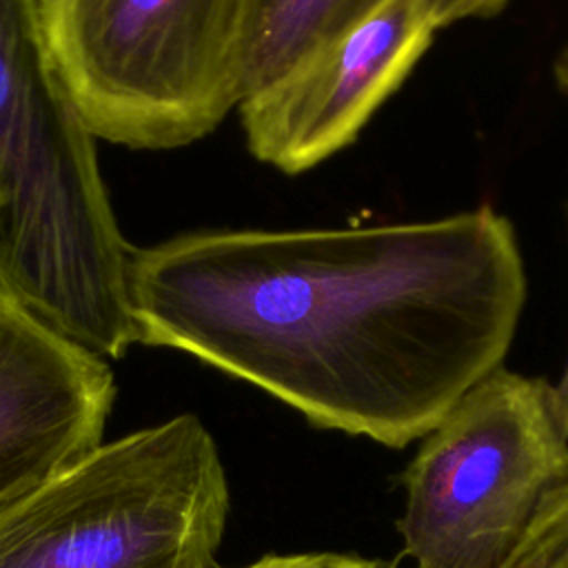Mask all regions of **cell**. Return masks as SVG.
Listing matches in <instances>:
<instances>
[{"label":"cell","instance_id":"obj_10","mask_svg":"<svg viewBox=\"0 0 568 568\" xmlns=\"http://www.w3.org/2000/svg\"><path fill=\"white\" fill-rule=\"evenodd\" d=\"M242 568H395V564L344 552H295L264 555L262 559Z\"/></svg>","mask_w":568,"mask_h":568},{"label":"cell","instance_id":"obj_9","mask_svg":"<svg viewBox=\"0 0 568 568\" xmlns=\"http://www.w3.org/2000/svg\"><path fill=\"white\" fill-rule=\"evenodd\" d=\"M499 568H568V481L541 501L524 537Z\"/></svg>","mask_w":568,"mask_h":568},{"label":"cell","instance_id":"obj_13","mask_svg":"<svg viewBox=\"0 0 568 568\" xmlns=\"http://www.w3.org/2000/svg\"><path fill=\"white\" fill-rule=\"evenodd\" d=\"M552 78L557 89L568 98V44L557 53L552 64Z\"/></svg>","mask_w":568,"mask_h":568},{"label":"cell","instance_id":"obj_5","mask_svg":"<svg viewBox=\"0 0 568 568\" xmlns=\"http://www.w3.org/2000/svg\"><path fill=\"white\" fill-rule=\"evenodd\" d=\"M399 481L397 530L415 568H499L568 481L552 386L499 366L422 437Z\"/></svg>","mask_w":568,"mask_h":568},{"label":"cell","instance_id":"obj_7","mask_svg":"<svg viewBox=\"0 0 568 568\" xmlns=\"http://www.w3.org/2000/svg\"><path fill=\"white\" fill-rule=\"evenodd\" d=\"M115 377L0 282V508L102 444Z\"/></svg>","mask_w":568,"mask_h":568},{"label":"cell","instance_id":"obj_2","mask_svg":"<svg viewBox=\"0 0 568 568\" xmlns=\"http://www.w3.org/2000/svg\"><path fill=\"white\" fill-rule=\"evenodd\" d=\"M95 135L47 51L38 0H0V282L102 357L138 344L133 248Z\"/></svg>","mask_w":568,"mask_h":568},{"label":"cell","instance_id":"obj_6","mask_svg":"<svg viewBox=\"0 0 568 568\" xmlns=\"http://www.w3.org/2000/svg\"><path fill=\"white\" fill-rule=\"evenodd\" d=\"M435 31L430 0H386L242 100L237 111L253 158L295 175L348 146L408 78Z\"/></svg>","mask_w":568,"mask_h":568},{"label":"cell","instance_id":"obj_11","mask_svg":"<svg viewBox=\"0 0 568 568\" xmlns=\"http://www.w3.org/2000/svg\"><path fill=\"white\" fill-rule=\"evenodd\" d=\"M510 0H430L437 29L450 27L466 18H488L499 13Z\"/></svg>","mask_w":568,"mask_h":568},{"label":"cell","instance_id":"obj_1","mask_svg":"<svg viewBox=\"0 0 568 568\" xmlns=\"http://www.w3.org/2000/svg\"><path fill=\"white\" fill-rule=\"evenodd\" d=\"M526 302L510 220L197 231L133 248L138 344L184 351L320 428L406 448L504 366Z\"/></svg>","mask_w":568,"mask_h":568},{"label":"cell","instance_id":"obj_3","mask_svg":"<svg viewBox=\"0 0 568 568\" xmlns=\"http://www.w3.org/2000/svg\"><path fill=\"white\" fill-rule=\"evenodd\" d=\"M226 515L220 450L182 413L0 508V568H213Z\"/></svg>","mask_w":568,"mask_h":568},{"label":"cell","instance_id":"obj_8","mask_svg":"<svg viewBox=\"0 0 568 568\" xmlns=\"http://www.w3.org/2000/svg\"><path fill=\"white\" fill-rule=\"evenodd\" d=\"M386 0H246L242 100L351 29Z\"/></svg>","mask_w":568,"mask_h":568},{"label":"cell","instance_id":"obj_4","mask_svg":"<svg viewBox=\"0 0 568 568\" xmlns=\"http://www.w3.org/2000/svg\"><path fill=\"white\" fill-rule=\"evenodd\" d=\"M40 31L95 138L171 151L240 106L246 0H38Z\"/></svg>","mask_w":568,"mask_h":568},{"label":"cell","instance_id":"obj_12","mask_svg":"<svg viewBox=\"0 0 568 568\" xmlns=\"http://www.w3.org/2000/svg\"><path fill=\"white\" fill-rule=\"evenodd\" d=\"M552 402H555V415L557 422L568 437V364L559 377V382L552 386Z\"/></svg>","mask_w":568,"mask_h":568}]
</instances>
